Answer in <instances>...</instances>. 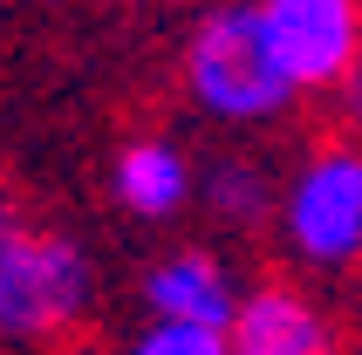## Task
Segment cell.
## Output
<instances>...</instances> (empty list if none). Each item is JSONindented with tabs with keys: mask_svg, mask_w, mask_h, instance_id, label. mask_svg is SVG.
Segmentation results:
<instances>
[{
	"mask_svg": "<svg viewBox=\"0 0 362 355\" xmlns=\"http://www.w3.org/2000/svg\"><path fill=\"white\" fill-rule=\"evenodd\" d=\"M103 301L96 246L0 192V355H62Z\"/></svg>",
	"mask_w": 362,
	"mask_h": 355,
	"instance_id": "6da1fadb",
	"label": "cell"
},
{
	"mask_svg": "<svg viewBox=\"0 0 362 355\" xmlns=\"http://www.w3.org/2000/svg\"><path fill=\"white\" fill-rule=\"evenodd\" d=\"M171 82L199 123H212L240 144L294 123V110H301V89L287 82L253 0H205L178 35Z\"/></svg>",
	"mask_w": 362,
	"mask_h": 355,
	"instance_id": "7a4b0ae2",
	"label": "cell"
},
{
	"mask_svg": "<svg viewBox=\"0 0 362 355\" xmlns=\"http://www.w3.org/2000/svg\"><path fill=\"white\" fill-rule=\"evenodd\" d=\"M274 253L281 274L328 287L362 280V137L322 130L281 164V205H274Z\"/></svg>",
	"mask_w": 362,
	"mask_h": 355,
	"instance_id": "3957f363",
	"label": "cell"
},
{
	"mask_svg": "<svg viewBox=\"0 0 362 355\" xmlns=\"http://www.w3.org/2000/svg\"><path fill=\"white\" fill-rule=\"evenodd\" d=\"M301 103H335L362 76V0H253Z\"/></svg>",
	"mask_w": 362,
	"mask_h": 355,
	"instance_id": "277c9868",
	"label": "cell"
},
{
	"mask_svg": "<svg viewBox=\"0 0 362 355\" xmlns=\"http://www.w3.org/2000/svg\"><path fill=\"white\" fill-rule=\"evenodd\" d=\"M246 267L212 239H178V246H158V253L137 267V315L144 321H185V328H212L226 335L233 315H240L246 294Z\"/></svg>",
	"mask_w": 362,
	"mask_h": 355,
	"instance_id": "5b68a950",
	"label": "cell"
},
{
	"mask_svg": "<svg viewBox=\"0 0 362 355\" xmlns=\"http://www.w3.org/2000/svg\"><path fill=\"white\" fill-rule=\"evenodd\" d=\"M226 355H356L335 301L294 274H253L240 315L226 328Z\"/></svg>",
	"mask_w": 362,
	"mask_h": 355,
	"instance_id": "8992f818",
	"label": "cell"
},
{
	"mask_svg": "<svg viewBox=\"0 0 362 355\" xmlns=\"http://www.w3.org/2000/svg\"><path fill=\"white\" fill-rule=\"evenodd\" d=\"M103 198L130 226H178L199 212V151L171 130H130L103 164Z\"/></svg>",
	"mask_w": 362,
	"mask_h": 355,
	"instance_id": "52a82bcc",
	"label": "cell"
},
{
	"mask_svg": "<svg viewBox=\"0 0 362 355\" xmlns=\"http://www.w3.org/2000/svg\"><path fill=\"white\" fill-rule=\"evenodd\" d=\"M281 205V164L260 144L199 151V219L219 239H267Z\"/></svg>",
	"mask_w": 362,
	"mask_h": 355,
	"instance_id": "ba28073f",
	"label": "cell"
},
{
	"mask_svg": "<svg viewBox=\"0 0 362 355\" xmlns=\"http://www.w3.org/2000/svg\"><path fill=\"white\" fill-rule=\"evenodd\" d=\"M103 355H226V335L212 328H185V321H130L103 342Z\"/></svg>",
	"mask_w": 362,
	"mask_h": 355,
	"instance_id": "9c48e42d",
	"label": "cell"
},
{
	"mask_svg": "<svg viewBox=\"0 0 362 355\" xmlns=\"http://www.w3.org/2000/svg\"><path fill=\"white\" fill-rule=\"evenodd\" d=\"M328 110H335V130H356V137H362V76L349 82V89L328 103Z\"/></svg>",
	"mask_w": 362,
	"mask_h": 355,
	"instance_id": "30bf717a",
	"label": "cell"
}]
</instances>
